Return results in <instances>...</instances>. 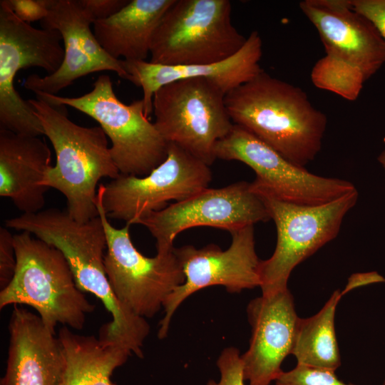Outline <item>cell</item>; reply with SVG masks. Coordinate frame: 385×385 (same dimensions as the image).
<instances>
[{
	"label": "cell",
	"mask_w": 385,
	"mask_h": 385,
	"mask_svg": "<svg viewBox=\"0 0 385 385\" xmlns=\"http://www.w3.org/2000/svg\"><path fill=\"white\" fill-rule=\"evenodd\" d=\"M5 227L28 232L59 250L66 257L78 287L98 297L111 315L99 337L118 343L142 358L143 343L150 332L146 319L123 306L115 296L104 265L107 239L98 215L86 222L73 220L58 208L22 214L8 219Z\"/></svg>",
	"instance_id": "obj_1"
},
{
	"label": "cell",
	"mask_w": 385,
	"mask_h": 385,
	"mask_svg": "<svg viewBox=\"0 0 385 385\" xmlns=\"http://www.w3.org/2000/svg\"><path fill=\"white\" fill-rule=\"evenodd\" d=\"M225 101L234 124L293 164L304 168L320 151L327 119L300 88L262 71Z\"/></svg>",
	"instance_id": "obj_2"
},
{
	"label": "cell",
	"mask_w": 385,
	"mask_h": 385,
	"mask_svg": "<svg viewBox=\"0 0 385 385\" xmlns=\"http://www.w3.org/2000/svg\"><path fill=\"white\" fill-rule=\"evenodd\" d=\"M54 149L56 162L44 175L42 185L54 188L66 199L68 215L78 222L98 217V183L120 173L107 135L101 126L85 127L68 118L65 106H53L39 98L29 99Z\"/></svg>",
	"instance_id": "obj_3"
},
{
	"label": "cell",
	"mask_w": 385,
	"mask_h": 385,
	"mask_svg": "<svg viewBox=\"0 0 385 385\" xmlns=\"http://www.w3.org/2000/svg\"><path fill=\"white\" fill-rule=\"evenodd\" d=\"M14 245L16 270L0 291V309L10 304L29 306L54 334L58 324L83 329L95 305L78 287L63 254L25 231L14 235Z\"/></svg>",
	"instance_id": "obj_4"
},
{
	"label": "cell",
	"mask_w": 385,
	"mask_h": 385,
	"mask_svg": "<svg viewBox=\"0 0 385 385\" xmlns=\"http://www.w3.org/2000/svg\"><path fill=\"white\" fill-rule=\"evenodd\" d=\"M231 12L228 0H175L153 34L149 61L176 66L230 58L247 41L233 26Z\"/></svg>",
	"instance_id": "obj_5"
},
{
	"label": "cell",
	"mask_w": 385,
	"mask_h": 385,
	"mask_svg": "<svg viewBox=\"0 0 385 385\" xmlns=\"http://www.w3.org/2000/svg\"><path fill=\"white\" fill-rule=\"evenodd\" d=\"M35 94L53 106H71L96 120L111 141V153L122 175L145 176L167 157L168 143L145 115L143 99L122 103L108 75H100L92 90L81 96Z\"/></svg>",
	"instance_id": "obj_6"
},
{
	"label": "cell",
	"mask_w": 385,
	"mask_h": 385,
	"mask_svg": "<svg viewBox=\"0 0 385 385\" xmlns=\"http://www.w3.org/2000/svg\"><path fill=\"white\" fill-rule=\"evenodd\" d=\"M225 91L207 78L178 80L154 93V125L168 143L175 144L207 165L217 159V143L234 123Z\"/></svg>",
	"instance_id": "obj_7"
},
{
	"label": "cell",
	"mask_w": 385,
	"mask_h": 385,
	"mask_svg": "<svg viewBox=\"0 0 385 385\" xmlns=\"http://www.w3.org/2000/svg\"><path fill=\"white\" fill-rule=\"evenodd\" d=\"M277 229L272 256L260 264L262 295L287 288L292 270L327 242L334 239L347 212L358 200L356 190L327 204L299 205L259 195Z\"/></svg>",
	"instance_id": "obj_8"
},
{
	"label": "cell",
	"mask_w": 385,
	"mask_h": 385,
	"mask_svg": "<svg viewBox=\"0 0 385 385\" xmlns=\"http://www.w3.org/2000/svg\"><path fill=\"white\" fill-rule=\"evenodd\" d=\"M103 184L98 187L96 205L107 239L105 270L111 287L127 309L145 319L154 317L173 291L185 281L174 249L153 257L141 254L130 235V225L117 229L103 206ZM175 248V247H174Z\"/></svg>",
	"instance_id": "obj_9"
},
{
	"label": "cell",
	"mask_w": 385,
	"mask_h": 385,
	"mask_svg": "<svg viewBox=\"0 0 385 385\" xmlns=\"http://www.w3.org/2000/svg\"><path fill=\"white\" fill-rule=\"evenodd\" d=\"M61 41L58 31L33 27L14 14L8 0L0 1V129L44 135L34 109L16 91L14 79L19 71L30 67L56 72L64 58Z\"/></svg>",
	"instance_id": "obj_10"
},
{
	"label": "cell",
	"mask_w": 385,
	"mask_h": 385,
	"mask_svg": "<svg viewBox=\"0 0 385 385\" xmlns=\"http://www.w3.org/2000/svg\"><path fill=\"white\" fill-rule=\"evenodd\" d=\"M217 159L242 162L255 173L253 190L299 205L331 202L356 189L349 181L309 173L289 162L242 127L234 124L215 148Z\"/></svg>",
	"instance_id": "obj_11"
},
{
	"label": "cell",
	"mask_w": 385,
	"mask_h": 385,
	"mask_svg": "<svg viewBox=\"0 0 385 385\" xmlns=\"http://www.w3.org/2000/svg\"><path fill=\"white\" fill-rule=\"evenodd\" d=\"M211 180L209 165L168 143L165 160L149 174L142 177L120 174L103 184V206L108 219L131 225L165 208L168 201H181L208 188Z\"/></svg>",
	"instance_id": "obj_12"
},
{
	"label": "cell",
	"mask_w": 385,
	"mask_h": 385,
	"mask_svg": "<svg viewBox=\"0 0 385 385\" xmlns=\"http://www.w3.org/2000/svg\"><path fill=\"white\" fill-rule=\"evenodd\" d=\"M270 219L251 183L240 181L220 188H206L149 213L135 224L145 226L155 239L157 253H165L174 249L176 236L191 227L207 226L231 232Z\"/></svg>",
	"instance_id": "obj_13"
},
{
	"label": "cell",
	"mask_w": 385,
	"mask_h": 385,
	"mask_svg": "<svg viewBox=\"0 0 385 385\" xmlns=\"http://www.w3.org/2000/svg\"><path fill=\"white\" fill-rule=\"evenodd\" d=\"M230 247L222 250L214 244L202 248L188 245L174 248L185 276L163 304L165 314L159 323L158 337L165 338L172 317L185 299L211 286H222L230 293L260 286V261L255 250L254 225L230 232Z\"/></svg>",
	"instance_id": "obj_14"
},
{
	"label": "cell",
	"mask_w": 385,
	"mask_h": 385,
	"mask_svg": "<svg viewBox=\"0 0 385 385\" xmlns=\"http://www.w3.org/2000/svg\"><path fill=\"white\" fill-rule=\"evenodd\" d=\"M48 14L42 29L58 31L64 44V58L59 68L45 76L32 74L24 87L34 93L56 95L76 80L89 73L111 71L129 81L123 60L107 53L98 42L91 26L94 20L79 0H47Z\"/></svg>",
	"instance_id": "obj_15"
},
{
	"label": "cell",
	"mask_w": 385,
	"mask_h": 385,
	"mask_svg": "<svg viewBox=\"0 0 385 385\" xmlns=\"http://www.w3.org/2000/svg\"><path fill=\"white\" fill-rule=\"evenodd\" d=\"M251 337L241 354L243 375L249 385H270L282 373L281 365L291 354L297 316L294 299L287 289L251 300L247 307Z\"/></svg>",
	"instance_id": "obj_16"
},
{
	"label": "cell",
	"mask_w": 385,
	"mask_h": 385,
	"mask_svg": "<svg viewBox=\"0 0 385 385\" xmlns=\"http://www.w3.org/2000/svg\"><path fill=\"white\" fill-rule=\"evenodd\" d=\"M299 7L317 29L327 55L359 68L366 81L385 63L384 40L353 10L351 0H304Z\"/></svg>",
	"instance_id": "obj_17"
},
{
	"label": "cell",
	"mask_w": 385,
	"mask_h": 385,
	"mask_svg": "<svg viewBox=\"0 0 385 385\" xmlns=\"http://www.w3.org/2000/svg\"><path fill=\"white\" fill-rule=\"evenodd\" d=\"M9 332L6 369L0 385H58L65 365L63 345L40 317L14 305Z\"/></svg>",
	"instance_id": "obj_18"
},
{
	"label": "cell",
	"mask_w": 385,
	"mask_h": 385,
	"mask_svg": "<svg viewBox=\"0 0 385 385\" xmlns=\"http://www.w3.org/2000/svg\"><path fill=\"white\" fill-rule=\"evenodd\" d=\"M262 55V38L253 31L236 54L220 63L174 66L123 60V63L129 81L142 88L145 114L148 117L153 112L154 93L160 87L178 80L202 77L214 81L227 93L263 71L260 64Z\"/></svg>",
	"instance_id": "obj_19"
},
{
	"label": "cell",
	"mask_w": 385,
	"mask_h": 385,
	"mask_svg": "<svg viewBox=\"0 0 385 385\" xmlns=\"http://www.w3.org/2000/svg\"><path fill=\"white\" fill-rule=\"evenodd\" d=\"M51 160V150L39 137L0 129V196L23 214L42 210L49 189L42 182Z\"/></svg>",
	"instance_id": "obj_20"
},
{
	"label": "cell",
	"mask_w": 385,
	"mask_h": 385,
	"mask_svg": "<svg viewBox=\"0 0 385 385\" xmlns=\"http://www.w3.org/2000/svg\"><path fill=\"white\" fill-rule=\"evenodd\" d=\"M175 0H131L113 16L96 21L93 34L111 57L146 61L153 34Z\"/></svg>",
	"instance_id": "obj_21"
},
{
	"label": "cell",
	"mask_w": 385,
	"mask_h": 385,
	"mask_svg": "<svg viewBox=\"0 0 385 385\" xmlns=\"http://www.w3.org/2000/svg\"><path fill=\"white\" fill-rule=\"evenodd\" d=\"M65 365L58 385H115L111 376L131 352L102 337L81 335L66 326L58 331Z\"/></svg>",
	"instance_id": "obj_22"
},
{
	"label": "cell",
	"mask_w": 385,
	"mask_h": 385,
	"mask_svg": "<svg viewBox=\"0 0 385 385\" xmlns=\"http://www.w3.org/2000/svg\"><path fill=\"white\" fill-rule=\"evenodd\" d=\"M342 292L335 290L324 307L308 318L299 317L291 354L297 365L335 371L341 365L334 318Z\"/></svg>",
	"instance_id": "obj_23"
},
{
	"label": "cell",
	"mask_w": 385,
	"mask_h": 385,
	"mask_svg": "<svg viewBox=\"0 0 385 385\" xmlns=\"http://www.w3.org/2000/svg\"><path fill=\"white\" fill-rule=\"evenodd\" d=\"M311 79L316 87L348 101L358 98L366 81L359 68L327 54L314 64Z\"/></svg>",
	"instance_id": "obj_24"
},
{
	"label": "cell",
	"mask_w": 385,
	"mask_h": 385,
	"mask_svg": "<svg viewBox=\"0 0 385 385\" xmlns=\"http://www.w3.org/2000/svg\"><path fill=\"white\" fill-rule=\"evenodd\" d=\"M274 382L275 385H355L339 380L334 371L300 365L282 371Z\"/></svg>",
	"instance_id": "obj_25"
},
{
	"label": "cell",
	"mask_w": 385,
	"mask_h": 385,
	"mask_svg": "<svg viewBox=\"0 0 385 385\" xmlns=\"http://www.w3.org/2000/svg\"><path fill=\"white\" fill-rule=\"evenodd\" d=\"M217 366L220 374V379L209 380L207 385H245L239 349L234 346L225 348L217 360Z\"/></svg>",
	"instance_id": "obj_26"
},
{
	"label": "cell",
	"mask_w": 385,
	"mask_h": 385,
	"mask_svg": "<svg viewBox=\"0 0 385 385\" xmlns=\"http://www.w3.org/2000/svg\"><path fill=\"white\" fill-rule=\"evenodd\" d=\"M16 267L14 235L6 227H0V287H6L11 281Z\"/></svg>",
	"instance_id": "obj_27"
},
{
	"label": "cell",
	"mask_w": 385,
	"mask_h": 385,
	"mask_svg": "<svg viewBox=\"0 0 385 385\" xmlns=\"http://www.w3.org/2000/svg\"><path fill=\"white\" fill-rule=\"evenodd\" d=\"M353 10L368 19L385 41V0H351Z\"/></svg>",
	"instance_id": "obj_28"
},
{
	"label": "cell",
	"mask_w": 385,
	"mask_h": 385,
	"mask_svg": "<svg viewBox=\"0 0 385 385\" xmlns=\"http://www.w3.org/2000/svg\"><path fill=\"white\" fill-rule=\"evenodd\" d=\"M8 3L14 14L28 24L41 21L48 14L47 0H8Z\"/></svg>",
	"instance_id": "obj_29"
},
{
	"label": "cell",
	"mask_w": 385,
	"mask_h": 385,
	"mask_svg": "<svg viewBox=\"0 0 385 385\" xmlns=\"http://www.w3.org/2000/svg\"><path fill=\"white\" fill-rule=\"evenodd\" d=\"M81 5L90 14L94 20L108 19L120 10L128 2V0H79Z\"/></svg>",
	"instance_id": "obj_30"
},
{
	"label": "cell",
	"mask_w": 385,
	"mask_h": 385,
	"mask_svg": "<svg viewBox=\"0 0 385 385\" xmlns=\"http://www.w3.org/2000/svg\"><path fill=\"white\" fill-rule=\"evenodd\" d=\"M380 282H385V278L377 272L354 273L349 277L342 295L356 287Z\"/></svg>",
	"instance_id": "obj_31"
},
{
	"label": "cell",
	"mask_w": 385,
	"mask_h": 385,
	"mask_svg": "<svg viewBox=\"0 0 385 385\" xmlns=\"http://www.w3.org/2000/svg\"><path fill=\"white\" fill-rule=\"evenodd\" d=\"M378 160L383 166L385 171V150L379 155Z\"/></svg>",
	"instance_id": "obj_32"
},
{
	"label": "cell",
	"mask_w": 385,
	"mask_h": 385,
	"mask_svg": "<svg viewBox=\"0 0 385 385\" xmlns=\"http://www.w3.org/2000/svg\"><path fill=\"white\" fill-rule=\"evenodd\" d=\"M382 385H385V379H384V381H383Z\"/></svg>",
	"instance_id": "obj_33"
}]
</instances>
